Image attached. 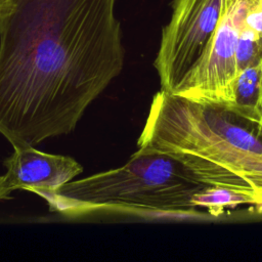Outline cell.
I'll list each match as a JSON object with an SVG mask.
<instances>
[{
	"mask_svg": "<svg viewBox=\"0 0 262 262\" xmlns=\"http://www.w3.org/2000/svg\"><path fill=\"white\" fill-rule=\"evenodd\" d=\"M117 0H4L0 134L12 147L74 131L121 73Z\"/></svg>",
	"mask_w": 262,
	"mask_h": 262,
	"instance_id": "1",
	"label": "cell"
},
{
	"mask_svg": "<svg viewBox=\"0 0 262 262\" xmlns=\"http://www.w3.org/2000/svg\"><path fill=\"white\" fill-rule=\"evenodd\" d=\"M208 185L175 155L138 148L120 168L36 193L50 211L71 216L95 209H120L199 217L202 215L192 202Z\"/></svg>",
	"mask_w": 262,
	"mask_h": 262,
	"instance_id": "2",
	"label": "cell"
},
{
	"mask_svg": "<svg viewBox=\"0 0 262 262\" xmlns=\"http://www.w3.org/2000/svg\"><path fill=\"white\" fill-rule=\"evenodd\" d=\"M192 141H220L262 155V119L232 103L202 102L160 90L137 140L138 148L165 151Z\"/></svg>",
	"mask_w": 262,
	"mask_h": 262,
	"instance_id": "3",
	"label": "cell"
},
{
	"mask_svg": "<svg viewBox=\"0 0 262 262\" xmlns=\"http://www.w3.org/2000/svg\"><path fill=\"white\" fill-rule=\"evenodd\" d=\"M222 0H174L154 66L161 90L177 93L199 66L217 29Z\"/></svg>",
	"mask_w": 262,
	"mask_h": 262,
	"instance_id": "4",
	"label": "cell"
},
{
	"mask_svg": "<svg viewBox=\"0 0 262 262\" xmlns=\"http://www.w3.org/2000/svg\"><path fill=\"white\" fill-rule=\"evenodd\" d=\"M253 1L222 0L218 26L204 57L175 94L202 102H233L237 75L235 50L244 18Z\"/></svg>",
	"mask_w": 262,
	"mask_h": 262,
	"instance_id": "5",
	"label": "cell"
},
{
	"mask_svg": "<svg viewBox=\"0 0 262 262\" xmlns=\"http://www.w3.org/2000/svg\"><path fill=\"white\" fill-rule=\"evenodd\" d=\"M3 165L7 171L0 176V201L16 189L35 193L55 190L83 171V167L73 158L43 152L34 146L13 147V152Z\"/></svg>",
	"mask_w": 262,
	"mask_h": 262,
	"instance_id": "6",
	"label": "cell"
},
{
	"mask_svg": "<svg viewBox=\"0 0 262 262\" xmlns=\"http://www.w3.org/2000/svg\"><path fill=\"white\" fill-rule=\"evenodd\" d=\"M193 208L203 217H218L227 210L241 206H251L256 210V199L235 189L208 185L199 191L193 199Z\"/></svg>",
	"mask_w": 262,
	"mask_h": 262,
	"instance_id": "7",
	"label": "cell"
},
{
	"mask_svg": "<svg viewBox=\"0 0 262 262\" xmlns=\"http://www.w3.org/2000/svg\"><path fill=\"white\" fill-rule=\"evenodd\" d=\"M232 104L250 116L262 119V60L237 73Z\"/></svg>",
	"mask_w": 262,
	"mask_h": 262,
	"instance_id": "8",
	"label": "cell"
},
{
	"mask_svg": "<svg viewBox=\"0 0 262 262\" xmlns=\"http://www.w3.org/2000/svg\"><path fill=\"white\" fill-rule=\"evenodd\" d=\"M3 1L4 0H0V11H1V7H2V4H3Z\"/></svg>",
	"mask_w": 262,
	"mask_h": 262,
	"instance_id": "9",
	"label": "cell"
}]
</instances>
